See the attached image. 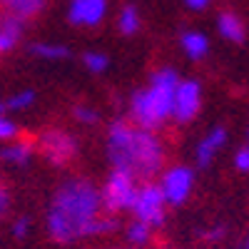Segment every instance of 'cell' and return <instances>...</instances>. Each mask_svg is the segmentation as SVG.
<instances>
[{
	"mask_svg": "<svg viewBox=\"0 0 249 249\" xmlns=\"http://www.w3.org/2000/svg\"><path fill=\"white\" fill-rule=\"evenodd\" d=\"M102 212L100 190L80 177L65 179L53 195L48 210V234L57 244H72L90 237V227Z\"/></svg>",
	"mask_w": 249,
	"mask_h": 249,
	"instance_id": "cell-1",
	"label": "cell"
},
{
	"mask_svg": "<svg viewBox=\"0 0 249 249\" xmlns=\"http://www.w3.org/2000/svg\"><path fill=\"white\" fill-rule=\"evenodd\" d=\"M107 157L115 170L127 172L135 179H150L162 170L164 147L155 132L117 120L107 130Z\"/></svg>",
	"mask_w": 249,
	"mask_h": 249,
	"instance_id": "cell-2",
	"label": "cell"
},
{
	"mask_svg": "<svg viewBox=\"0 0 249 249\" xmlns=\"http://www.w3.org/2000/svg\"><path fill=\"white\" fill-rule=\"evenodd\" d=\"M177 85H179V75L172 68L157 70L150 80V85L144 90H137L130 100L132 124L157 132L164 122L172 120V102H175Z\"/></svg>",
	"mask_w": 249,
	"mask_h": 249,
	"instance_id": "cell-3",
	"label": "cell"
},
{
	"mask_svg": "<svg viewBox=\"0 0 249 249\" xmlns=\"http://www.w3.org/2000/svg\"><path fill=\"white\" fill-rule=\"evenodd\" d=\"M130 212L135 214L137 222H144L147 227H152V230L162 227L164 224V214H167V202H164V197H162L160 184H155V182L140 184Z\"/></svg>",
	"mask_w": 249,
	"mask_h": 249,
	"instance_id": "cell-4",
	"label": "cell"
},
{
	"mask_svg": "<svg viewBox=\"0 0 249 249\" xmlns=\"http://www.w3.org/2000/svg\"><path fill=\"white\" fill-rule=\"evenodd\" d=\"M135 195H137L135 177L127 175V172H122V170H112L107 182H105V187H102V192H100L102 210H107L110 214L130 210L132 202H135Z\"/></svg>",
	"mask_w": 249,
	"mask_h": 249,
	"instance_id": "cell-5",
	"label": "cell"
},
{
	"mask_svg": "<svg viewBox=\"0 0 249 249\" xmlns=\"http://www.w3.org/2000/svg\"><path fill=\"white\" fill-rule=\"evenodd\" d=\"M192 184H195V175L190 167H184V164H175V167L164 170L162 179H160V190H162V197L167 204L172 207H179L187 202L192 192Z\"/></svg>",
	"mask_w": 249,
	"mask_h": 249,
	"instance_id": "cell-6",
	"label": "cell"
},
{
	"mask_svg": "<svg viewBox=\"0 0 249 249\" xmlns=\"http://www.w3.org/2000/svg\"><path fill=\"white\" fill-rule=\"evenodd\" d=\"M40 152L53 164H68L77 157V140L65 130H45L40 135Z\"/></svg>",
	"mask_w": 249,
	"mask_h": 249,
	"instance_id": "cell-7",
	"label": "cell"
},
{
	"mask_svg": "<svg viewBox=\"0 0 249 249\" xmlns=\"http://www.w3.org/2000/svg\"><path fill=\"white\" fill-rule=\"evenodd\" d=\"M202 107V85L197 80H179L172 102V120L177 124H187L197 117Z\"/></svg>",
	"mask_w": 249,
	"mask_h": 249,
	"instance_id": "cell-8",
	"label": "cell"
},
{
	"mask_svg": "<svg viewBox=\"0 0 249 249\" xmlns=\"http://www.w3.org/2000/svg\"><path fill=\"white\" fill-rule=\"evenodd\" d=\"M107 15V0H70L68 20L80 28H95Z\"/></svg>",
	"mask_w": 249,
	"mask_h": 249,
	"instance_id": "cell-9",
	"label": "cell"
},
{
	"mask_svg": "<svg viewBox=\"0 0 249 249\" xmlns=\"http://www.w3.org/2000/svg\"><path fill=\"white\" fill-rule=\"evenodd\" d=\"M224 142H227V130L224 127H214L212 132H207V137L197 144V164L199 167H210V164L214 162V157L219 155V150L224 147Z\"/></svg>",
	"mask_w": 249,
	"mask_h": 249,
	"instance_id": "cell-10",
	"label": "cell"
},
{
	"mask_svg": "<svg viewBox=\"0 0 249 249\" xmlns=\"http://www.w3.org/2000/svg\"><path fill=\"white\" fill-rule=\"evenodd\" d=\"M23 37V20L0 13V55L10 53Z\"/></svg>",
	"mask_w": 249,
	"mask_h": 249,
	"instance_id": "cell-11",
	"label": "cell"
},
{
	"mask_svg": "<svg viewBox=\"0 0 249 249\" xmlns=\"http://www.w3.org/2000/svg\"><path fill=\"white\" fill-rule=\"evenodd\" d=\"M33 152H35V147L30 142H25V140L5 142L3 147H0V162L13 164V167H23V164H28L33 160Z\"/></svg>",
	"mask_w": 249,
	"mask_h": 249,
	"instance_id": "cell-12",
	"label": "cell"
},
{
	"mask_svg": "<svg viewBox=\"0 0 249 249\" xmlns=\"http://www.w3.org/2000/svg\"><path fill=\"white\" fill-rule=\"evenodd\" d=\"M5 15H13L18 20H30L35 15H40V10L45 8V0H0Z\"/></svg>",
	"mask_w": 249,
	"mask_h": 249,
	"instance_id": "cell-13",
	"label": "cell"
},
{
	"mask_svg": "<svg viewBox=\"0 0 249 249\" xmlns=\"http://www.w3.org/2000/svg\"><path fill=\"white\" fill-rule=\"evenodd\" d=\"M217 33L224 40H230V43H244V37H247L244 23L239 20V15H234V13H219V18H217Z\"/></svg>",
	"mask_w": 249,
	"mask_h": 249,
	"instance_id": "cell-14",
	"label": "cell"
},
{
	"mask_svg": "<svg viewBox=\"0 0 249 249\" xmlns=\"http://www.w3.org/2000/svg\"><path fill=\"white\" fill-rule=\"evenodd\" d=\"M179 45H182V50H184L187 57L202 60L207 53H210V37H207L204 33H197V30H187L179 37Z\"/></svg>",
	"mask_w": 249,
	"mask_h": 249,
	"instance_id": "cell-15",
	"label": "cell"
},
{
	"mask_svg": "<svg viewBox=\"0 0 249 249\" xmlns=\"http://www.w3.org/2000/svg\"><path fill=\"white\" fill-rule=\"evenodd\" d=\"M30 53L35 57L48 60V62H57V60H68L70 57V48L60 45V43H35L30 48Z\"/></svg>",
	"mask_w": 249,
	"mask_h": 249,
	"instance_id": "cell-16",
	"label": "cell"
},
{
	"mask_svg": "<svg viewBox=\"0 0 249 249\" xmlns=\"http://www.w3.org/2000/svg\"><path fill=\"white\" fill-rule=\"evenodd\" d=\"M117 30L122 35H135L140 30V10L135 5H124L117 15Z\"/></svg>",
	"mask_w": 249,
	"mask_h": 249,
	"instance_id": "cell-17",
	"label": "cell"
},
{
	"mask_svg": "<svg viewBox=\"0 0 249 249\" xmlns=\"http://www.w3.org/2000/svg\"><path fill=\"white\" fill-rule=\"evenodd\" d=\"M124 237H127V242L130 244H135V247H144L150 242V237H152V227H147L144 222H130L127 224V230H124Z\"/></svg>",
	"mask_w": 249,
	"mask_h": 249,
	"instance_id": "cell-18",
	"label": "cell"
},
{
	"mask_svg": "<svg viewBox=\"0 0 249 249\" xmlns=\"http://www.w3.org/2000/svg\"><path fill=\"white\" fill-rule=\"evenodd\" d=\"M33 102H35V92H33V90H20V92L10 95V97L3 102V107H5V110H13V112H20V110H28Z\"/></svg>",
	"mask_w": 249,
	"mask_h": 249,
	"instance_id": "cell-19",
	"label": "cell"
},
{
	"mask_svg": "<svg viewBox=\"0 0 249 249\" xmlns=\"http://www.w3.org/2000/svg\"><path fill=\"white\" fill-rule=\"evenodd\" d=\"M82 65H85L90 72H95V75H100V72H105L107 68H110V57L105 55V53H85L82 55Z\"/></svg>",
	"mask_w": 249,
	"mask_h": 249,
	"instance_id": "cell-20",
	"label": "cell"
},
{
	"mask_svg": "<svg viewBox=\"0 0 249 249\" xmlns=\"http://www.w3.org/2000/svg\"><path fill=\"white\" fill-rule=\"evenodd\" d=\"M72 115H75V120H80L82 124H95V122L100 120V112H97L95 107H88V105H75Z\"/></svg>",
	"mask_w": 249,
	"mask_h": 249,
	"instance_id": "cell-21",
	"label": "cell"
},
{
	"mask_svg": "<svg viewBox=\"0 0 249 249\" xmlns=\"http://www.w3.org/2000/svg\"><path fill=\"white\" fill-rule=\"evenodd\" d=\"M15 135H18V124L10 117L0 115V142H10L15 140Z\"/></svg>",
	"mask_w": 249,
	"mask_h": 249,
	"instance_id": "cell-22",
	"label": "cell"
},
{
	"mask_svg": "<svg viewBox=\"0 0 249 249\" xmlns=\"http://www.w3.org/2000/svg\"><path fill=\"white\" fill-rule=\"evenodd\" d=\"M30 227H33L30 217H20V219H15V224H13V237H15V239H25V237L30 234Z\"/></svg>",
	"mask_w": 249,
	"mask_h": 249,
	"instance_id": "cell-23",
	"label": "cell"
},
{
	"mask_svg": "<svg viewBox=\"0 0 249 249\" xmlns=\"http://www.w3.org/2000/svg\"><path fill=\"white\" fill-rule=\"evenodd\" d=\"M234 167H237L239 172H249V147L237 150V155H234Z\"/></svg>",
	"mask_w": 249,
	"mask_h": 249,
	"instance_id": "cell-24",
	"label": "cell"
},
{
	"mask_svg": "<svg viewBox=\"0 0 249 249\" xmlns=\"http://www.w3.org/2000/svg\"><path fill=\"white\" fill-rule=\"evenodd\" d=\"M202 237H204L207 242H217V239L224 237V227H212L210 232H202Z\"/></svg>",
	"mask_w": 249,
	"mask_h": 249,
	"instance_id": "cell-25",
	"label": "cell"
},
{
	"mask_svg": "<svg viewBox=\"0 0 249 249\" xmlns=\"http://www.w3.org/2000/svg\"><path fill=\"white\" fill-rule=\"evenodd\" d=\"M210 3H212V0H184V5L187 8H190V10H207V8H210Z\"/></svg>",
	"mask_w": 249,
	"mask_h": 249,
	"instance_id": "cell-26",
	"label": "cell"
},
{
	"mask_svg": "<svg viewBox=\"0 0 249 249\" xmlns=\"http://www.w3.org/2000/svg\"><path fill=\"white\" fill-rule=\"evenodd\" d=\"M8 204H10V199H8V192H5V187L0 184V217H3V214L8 212Z\"/></svg>",
	"mask_w": 249,
	"mask_h": 249,
	"instance_id": "cell-27",
	"label": "cell"
},
{
	"mask_svg": "<svg viewBox=\"0 0 249 249\" xmlns=\"http://www.w3.org/2000/svg\"><path fill=\"white\" fill-rule=\"evenodd\" d=\"M242 249H249V234H247V237L242 239Z\"/></svg>",
	"mask_w": 249,
	"mask_h": 249,
	"instance_id": "cell-28",
	"label": "cell"
},
{
	"mask_svg": "<svg viewBox=\"0 0 249 249\" xmlns=\"http://www.w3.org/2000/svg\"><path fill=\"white\" fill-rule=\"evenodd\" d=\"M3 110H5V107H3V102H0V115H3Z\"/></svg>",
	"mask_w": 249,
	"mask_h": 249,
	"instance_id": "cell-29",
	"label": "cell"
},
{
	"mask_svg": "<svg viewBox=\"0 0 249 249\" xmlns=\"http://www.w3.org/2000/svg\"><path fill=\"white\" fill-rule=\"evenodd\" d=\"M247 140H249V137H247ZM247 147H249V144H247Z\"/></svg>",
	"mask_w": 249,
	"mask_h": 249,
	"instance_id": "cell-30",
	"label": "cell"
}]
</instances>
